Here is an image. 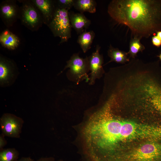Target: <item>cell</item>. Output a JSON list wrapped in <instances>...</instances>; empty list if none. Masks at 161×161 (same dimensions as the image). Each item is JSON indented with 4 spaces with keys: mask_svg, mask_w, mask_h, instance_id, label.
<instances>
[{
    "mask_svg": "<svg viewBox=\"0 0 161 161\" xmlns=\"http://www.w3.org/2000/svg\"><path fill=\"white\" fill-rule=\"evenodd\" d=\"M38 161H52L51 159L48 158H43L39 159Z\"/></svg>",
    "mask_w": 161,
    "mask_h": 161,
    "instance_id": "obj_23",
    "label": "cell"
},
{
    "mask_svg": "<svg viewBox=\"0 0 161 161\" xmlns=\"http://www.w3.org/2000/svg\"><path fill=\"white\" fill-rule=\"evenodd\" d=\"M75 0H56L57 7L68 10L74 7Z\"/></svg>",
    "mask_w": 161,
    "mask_h": 161,
    "instance_id": "obj_19",
    "label": "cell"
},
{
    "mask_svg": "<svg viewBox=\"0 0 161 161\" xmlns=\"http://www.w3.org/2000/svg\"><path fill=\"white\" fill-rule=\"evenodd\" d=\"M108 55L110 58L108 63L114 61L118 63L125 64L130 61L129 58L128 57L127 52L115 48L111 44L108 50Z\"/></svg>",
    "mask_w": 161,
    "mask_h": 161,
    "instance_id": "obj_14",
    "label": "cell"
},
{
    "mask_svg": "<svg viewBox=\"0 0 161 161\" xmlns=\"http://www.w3.org/2000/svg\"><path fill=\"white\" fill-rule=\"evenodd\" d=\"M70 23L72 26L78 34H80L88 28L91 24V21L83 13L69 12Z\"/></svg>",
    "mask_w": 161,
    "mask_h": 161,
    "instance_id": "obj_11",
    "label": "cell"
},
{
    "mask_svg": "<svg viewBox=\"0 0 161 161\" xmlns=\"http://www.w3.org/2000/svg\"><path fill=\"white\" fill-rule=\"evenodd\" d=\"M86 148L98 156L111 157L117 146L127 140L137 139L161 141V124L149 125L125 120L116 115L109 103L89 118L83 132Z\"/></svg>",
    "mask_w": 161,
    "mask_h": 161,
    "instance_id": "obj_1",
    "label": "cell"
},
{
    "mask_svg": "<svg viewBox=\"0 0 161 161\" xmlns=\"http://www.w3.org/2000/svg\"><path fill=\"white\" fill-rule=\"evenodd\" d=\"M140 40V38L135 37L131 40L129 50L127 53L131 58H135L139 52H142L145 49V46L141 43Z\"/></svg>",
    "mask_w": 161,
    "mask_h": 161,
    "instance_id": "obj_17",
    "label": "cell"
},
{
    "mask_svg": "<svg viewBox=\"0 0 161 161\" xmlns=\"http://www.w3.org/2000/svg\"><path fill=\"white\" fill-rule=\"evenodd\" d=\"M18 1L21 3L19 18L22 24L32 31L38 30L44 24L38 9L31 0Z\"/></svg>",
    "mask_w": 161,
    "mask_h": 161,
    "instance_id": "obj_5",
    "label": "cell"
},
{
    "mask_svg": "<svg viewBox=\"0 0 161 161\" xmlns=\"http://www.w3.org/2000/svg\"><path fill=\"white\" fill-rule=\"evenodd\" d=\"M100 47L97 45L96 49L92 55L88 57L89 70L91 71L89 84L93 85L97 79L100 78L104 71L103 67V58L100 53Z\"/></svg>",
    "mask_w": 161,
    "mask_h": 161,
    "instance_id": "obj_9",
    "label": "cell"
},
{
    "mask_svg": "<svg viewBox=\"0 0 161 161\" xmlns=\"http://www.w3.org/2000/svg\"><path fill=\"white\" fill-rule=\"evenodd\" d=\"M20 8L16 1L6 0L2 1L0 6V16L7 27L12 26L20 18Z\"/></svg>",
    "mask_w": 161,
    "mask_h": 161,
    "instance_id": "obj_8",
    "label": "cell"
},
{
    "mask_svg": "<svg viewBox=\"0 0 161 161\" xmlns=\"http://www.w3.org/2000/svg\"><path fill=\"white\" fill-rule=\"evenodd\" d=\"M157 57L159 58L160 60L161 61V53L159 55H157Z\"/></svg>",
    "mask_w": 161,
    "mask_h": 161,
    "instance_id": "obj_25",
    "label": "cell"
},
{
    "mask_svg": "<svg viewBox=\"0 0 161 161\" xmlns=\"http://www.w3.org/2000/svg\"><path fill=\"white\" fill-rule=\"evenodd\" d=\"M69 68L71 73L78 80L85 79L88 82L89 79L87 73L89 70L88 57L83 58L78 53H75L67 61L64 69Z\"/></svg>",
    "mask_w": 161,
    "mask_h": 161,
    "instance_id": "obj_7",
    "label": "cell"
},
{
    "mask_svg": "<svg viewBox=\"0 0 161 161\" xmlns=\"http://www.w3.org/2000/svg\"><path fill=\"white\" fill-rule=\"evenodd\" d=\"M4 136L2 134L0 136V148L1 150L3 149V148L6 144V141L4 138Z\"/></svg>",
    "mask_w": 161,
    "mask_h": 161,
    "instance_id": "obj_21",
    "label": "cell"
},
{
    "mask_svg": "<svg viewBox=\"0 0 161 161\" xmlns=\"http://www.w3.org/2000/svg\"><path fill=\"white\" fill-rule=\"evenodd\" d=\"M40 11L44 24L48 26L51 21L56 8L55 1L31 0Z\"/></svg>",
    "mask_w": 161,
    "mask_h": 161,
    "instance_id": "obj_10",
    "label": "cell"
},
{
    "mask_svg": "<svg viewBox=\"0 0 161 161\" xmlns=\"http://www.w3.org/2000/svg\"><path fill=\"white\" fill-rule=\"evenodd\" d=\"M95 35L93 31H87L86 30L78 36L77 42L84 53H86L91 48Z\"/></svg>",
    "mask_w": 161,
    "mask_h": 161,
    "instance_id": "obj_15",
    "label": "cell"
},
{
    "mask_svg": "<svg viewBox=\"0 0 161 161\" xmlns=\"http://www.w3.org/2000/svg\"><path fill=\"white\" fill-rule=\"evenodd\" d=\"M18 155V151L15 148L2 149L0 152V161H16Z\"/></svg>",
    "mask_w": 161,
    "mask_h": 161,
    "instance_id": "obj_18",
    "label": "cell"
},
{
    "mask_svg": "<svg viewBox=\"0 0 161 161\" xmlns=\"http://www.w3.org/2000/svg\"><path fill=\"white\" fill-rule=\"evenodd\" d=\"M16 161H34L32 159L29 157H23L18 160Z\"/></svg>",
    "mask_w": 161,
    "mask_h": 161,
    "instance_id": "obj_22",
    "label": "cell"
},
{
    "mask_svg": "<svg viewBox=\"0 0 161 161\" xmlns=\"http://www.w3.org/2000/svg\"><path fill=\"white\" fill-rule=\"evenodd\" d=\"M152 44L154 46L159 47L161 46V40L156 35L153 36L151 38Z\"/></svg>",
    "mask_w": 161,
    "mask_h": 161,
    "instance_id": "obj_20",
    "label": "cell"
},
{
    "mask_svg": "<svg viewBox=\"0 0 161 161\" xmlns=\"http://www.w3.org/2000/svg\"><path fill=\"white\" fill-rule=\"evenodd\" d=\"M96 2L94 0H76L74 7L80 13L88 12L94 13L96 12Z\"/></svg>",
    "mask_w": 161,
    "mask_h": 161,
    "instance_id": "obj_16",
    "label": "cell"
},
{
    "mask_svg": "<svg viewBox=\"0 0 161 161\" xmlns=\"http://www.w3.org/2000/svg\"><path fill=\"white\" fill-rule=\"evenodd\" d=\"M23 123L21 118L13 114H4L0 119L2 134L4 136L10 137H19Z\"/></svg>",
    "mask_w": 161,
    "mask_h": 161,
    "instance_id": "obj_6",
    "label": "cell"
},
{
    "mask_svg": "<svg viewBox=\"0 0 161 161\" xmlns=\"http://www.w3.org/2000/svg\"><path fill=\"white\" fill-rule=\"evenodd\" d=\"M156 35L157 37L161 40V31L157 32Z\"/></svg>",
    "mask_w": 161,
    "mask_h": 161,
    "instance_id": "obj_24",
    "label": "cell"
},
{
    "mask_svg": "<svg viewBox=\"0 0 161 161\" xmlns=\"http://www.w3.org/2000/svg\"><path fill=\"white\" fill-rule=\"evenodd\" d=\"M14 65L10 60L1 56L0 58V81L1 85L7 84L12 78Z\"/></svg>",
    "mask_w": 161,
    "mask_h": 161,
    "instance_id": "obj_12",
    "label": "cell"
},
{
    "mask_svg": "<svg viewBox=\"0 0 161 161\" xmlns=\"http://www.w3.org/2000/svg\"><path fill=\"white\" fill-rule=\"evenodd\" d=\"M0 43L3 47L14 50L18 46L20 41L16 35L8 30H6L0 34Z\"/></svg>",
    "mask_w": 161,
    "mask_h": 161,
    "instance_id": "obj_13",
    "label": "cell"
},
{
    "mask_svg": "<svg viewBox=\"0 0 161 161\" xmlns=\"http://www.w3.org/2000/svg\"><path fill=\"white\" fill-rule=\"evenodd\" d=\"M110 16L130 30L133 37L148 38L161 31V0H113Z\"/></svg>",
    "mask_w": 161,
    "mask_h": 161,
    "instance_id": "obj_2",
    "label": "cell"
},
{
    "mask_svg": "<svg viewBox=\"0 0 161 161\" xmlns=\"http://www.w3.org/2000/svg\"><path fill=\"white\" fill-rule=\"evenodd\" d=\"M111 161H161V141L148 140L116 155Z\"/></svg>",
    "mask_w": 161,
    "mask_h": 161,
    "instance_id": "obj_3",
    "label": "cell"
},
{
    "mask_svg": "<svg viewBox=\"0 0 161 161\" xmlns=\"http://www.w3.org/2000/svg\"><path fill=\"white\" fill-rule=\"evenodd\" d=\"M47 26L54 37L60 38V44L67 42L71 37L72 27L67 10L57 7L53 18Z\"/></svg>",
    "mask_w": 161,
    "mask_h": 161,
    "instance_id": "obj_4",
    "label": "cell"
}]
</instances>
